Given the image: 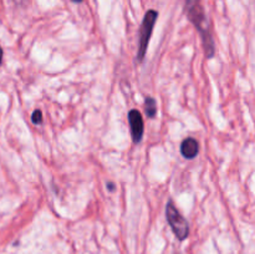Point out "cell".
<instances>
[{
    "label": "cell",
    "instance_id": "8",
    "mask_svg": "<svg viewBox=\"0 0 255 254\" xmlns=\"http://www.w3.org/2000/svg\"><path fill=\"white\" fill-rule=\"evenodd\" d=\"M14 2L17 5H25L27 2V0H14Z\"/></svg>",
    "mask_w": 255,
    "mask_h": 254
},
{
    "label": "cell",
    "instance_id": "1",
    "mask_svg": "<svg viewBox=\"0 0 255 254\" xmlns=\"http://www.w3.org/2000/svg\"><path fill=\"white\" fill-rule=\"evenodd\" d=\"M186 12L188 19L201 34L206 56L209 59L214 55V41L209 31L208 19L206 16L201 0H186Z\"/></svg>",
    "mask_w": 255,
    "mask_h": 254
},
{
    "label": "cell",
    "instance_id": "6",
    "mask_svg": "<svg viewBox=\"0 0 255 254\" xmlns=\"http://www.w3.org/2000/svg\"><path fill=\"white\" fill-rule=\"evenodd\" d=\"M144 107H146V114L149 119H153L157 114V102L152 97H147L144 101Z\"/></svg>",
    "mask_w": 255,
    "mask_h": 254
},
{
    "label": "cell",
    "instance_id": "7",
    "mask_svg": "<svg viewBox=\"0 0 255 254\" xmlns=\"http://www.w3.org/2000/svg\"><path fill=\"white\" fill-rule=\"evenodd\" d=\"M32 122L36 125H39L40 122L42 121V114L40 110H36V111H34V114H32V117H31Z\"/></svg>",
    "mask_w": 255,
    "mask_h": 254
},
{
    "label": "cell",
    "instance_id": "3",
    "mask_svg": "<svg viewBox=\"0 0 255 254\" xmlns=\"http://www.w3.org/2000/svg\"><path fill=\"white\" fill-rule=\"evenodd\" d=\"M166 217L171 226L172 231L176 234L179 241H184L189 234V226L186 219L182 217V214L177 211L174 204L172 202H168L166 207Z\"/></svg>",
    "mask_w": 255,
    "mask_h": 254
},
{
    "label": "cell",
    "instance_id": "11",
    "mask_svg": "<svg viewBox=\"0 0 255 254\" xmlns=\"http://www.w3.org/2000/svg\"><path fill=\"white\" fill-rule=\"evenodd\" d=\"M72 1H74V2H81L82 0H72Z\"/></svg>",
    "mask_w": 255,
    "mask_h": 254
},
{
    "label": "cell",
    "instance_id": "9",
    "mask_svg": "<svg viewBox=\"0 0 255 254\" xmlns=\"http://www.w3.org/2000/svg\"><path fill=\"white\" fill-rule=\"evenodd\" d=\"M107 189H110L111 192L115 191V184L114 183H107Z\"/></svg>",
    "mask_w": 255,
    "mask_h": 254
},
{
    "label": "cell",
    "instance_id": "2",
    "mask_svg": "<svg viewBox=\"0 0 255 254\" xmlns=\"http://www.w3.org/2000/svg\"><path fill=\"white\" fill-rule=\"evenodd\" d=\"M158 17V12L156 10H148L143 17L141 30H139V42H138V52H137V60L142 61L146 55L147 47H148L149 39H151L153 26L156 24V20Z\"/></svg>",
    "mask_w": 255,
    "mask_h": 254
},
{
    "label": "cell",
    "instance_id": "4",
    "mask_svg": "<svg viewBox=\"0 0 255 254\" xmlns=\"http://www.w3.org/2000/svg\"><path fill=\"white\" fill-rule=\"evenodd\" d=\"M128 122L129 125H131V132L133 142L134 143H138V142H141L144 131L143 119H142V115L139 114L138 110H131V111L128 112Z\"/></svg>",
    "mask_w": 255,
    "mask_h": 254
},
{
    "label": "cell",
    "instance_id": "5",
    "mask_svg": "<svg viewBox=\"0 0 255 254\" xmlns=\"http://www.w3.org/2000/svg\"><path fill=\"white\" fill-rule=\"evenodd\" d=\"M198 151H199V144L198 142H197V139H194L193 137H188V138H186L183 142H182L181 153L183 154L184 158L193 159L194 157L198 154Z\"/></svg>",
    "mask_w": 255,
    "mask_h": 254
},
{
    "label": "cell",
    "instance_id": "10",
    "mask_svg": "<svg viewBox=\"0 0 255 254\" xmlns=\"http://www.w3.org/2000/svg\"><path fill=\"white\" fill-rule=\"evenodd\" d=\"M1 60H2V50L0 47V64H1Z\"/></svg>",
    "mask_w": 255,
    "mask_h": 254
}]
</instances>
